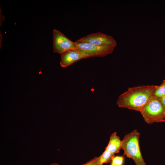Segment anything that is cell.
Returning a JSON list of instances; mask_svg holds the SVG:
<instances>
[{"instance_id":"6da1fadb","label":"cell","mask_w":165,"mask_h":165,"mask_svg":"<svg viewBox=\"0 0 165 165\" xmlns=\"http://www.w3.org/2000/svg\"><path fill=\"white\" fill-rule=\"evenodd\" d=\"M156 86L154 85H144L129 88L118 97L117 105L120 108L140 112L153 96Z\"/></svg>"},{"instance_id":"7a4b0ae2","label":"cell","mask_w":165,"mask_h":165,"mask_svg":"<svg viewBox=\"0 0 165 165\" xmlns=\"http://www.w3.org/2000/svg\"><path fill=\"white\" fill-rule=\"evenodd\" d=\"M140 135V133L136 130L125 135L122 141L121 149L124 151V155L132 159L136 165H147L141 152L139 144Z\"/></svg>"},{"instance_id":"3957f363","label":"cell","mask_w":165,"mask_h":165,"mask_svg":"<svg viewBox=\"0 0 165 165\" xmlns=\"http://www.w3.org/2000/svg\"><path fill=\"white\" fill-rule=\"evenodd\" d=\"M140 112L145 121L150 124L159 123L165 119V107L160 99L153 96Z\"/></svg>"},{"instance_id":"277c9868","label":"cell","mask_w":165,"mask_h":165,"mask_svg":"<svg viewBox=\"0 0 165 165\" xmlns=\"http://www.w3.org/2000/svg\"><path fill=\"white\" fill-rule=\"evenodd\" d=\"M76 42V49L89 57L107 56L111 54L115 48L111 46H97L86 42Z\"/></svg>"},{"instance_id":"5b68a950","label":"cell","mask_w":165,"mask_h":165,"mask_svg":"<svg viewBox=\"0 0 165 165\" xmlns=\"http://www.w3.org/2000/svg\"><path fill=\"white\" fill-rule=\"evenodd\" d=\"M53 32V52L60 54L70 49H76V43L66 36L60 31L54 29Z\"/></svg>"},{"instance_id":"8992f818","label":"cell","mask_w":165,"mask_h":165,"mask_svg":"<svg viewBox=\"0 0 165 165\" xmlns=\"http://www.w3.org/2000/svg\"><path fill=\"white\" fill-rule=\"evenodd\" d=\"M77 42H86L99 46H111L115 47L116 40L111 36L100 32L90 34L75 41Z\"/></svg>"},{"instance_id":"52a82bcc","label":"cell","mask_w":165,"mask_h":165,"mask_svg":"<svg viewBox=\"0 0 165 165\" xmlns=\"http://www.w3.org/2000/svg\"><path fill=\"white\" fill-rule=\"evenodd\" d=\"M89 58L86 55L76 49L68 50L61 54L60 65L66 68L81 60Z\"/></svg>"},{"instance_id":"ba28073f","label":"cell","mask_w":165,"mask_h":165,"mask_svg":"<svg viewBox=\"0 0 165 165\" xmlns=\"http://www.w3.org/2000/svg\"><path fill=\"white\" fill-rule=\"evenodd\" d=\"M121 143L122 141L119 137L117 135L116 132H115L111 135L105 149L114 154L118 153L121 149Z\"/></svg>"},{"instance_id":"9c48e42d","label":"cell","mask_w":165,"mask_h":165,"mask_svg":"<svg viewBox=\"0 0 165 165\" xmlns=\"http://www.w3.org/2000/svg\"><path fill=\"white\" fill-rule=\"evenodd\" d=\"M114 157V154L105 149L103 153L99 156L100 165L110 163Z\"/></svg>"},{"instance_id":"30bf717a","label":"cell","mask_w":165,"mask_h":165,"mask_svg":"<svg viewBox=\"0 0 165 165\" xmlns=\"http://www.w3.org/2000/svg\"><path fill=\"white\" fill-rule=\"evenodd\" d=\"M165 95V79L162 83L160 86H157L154 90L153 96L160 98Z\"/></svg>"},{"instance_id":"8fae6325","label":"cell","mask_w":165,"mask_h":165,"mask_svg":"<svg viewBox=\"0 0 165 165\" xmlns=\"http://www.w3.org/2000/svg\"><path fill=\"white\" fill-rule=\"evenodd\" d=\"M124 159V157L123 156L114 157L112 160V163L115 165H122Z\"/></svg>"},{"instance_id":"7c38bea8","label":"cell","mask_w":165,"mask_h":165,"mask_svg":"<svg viewBox=\"0 0 165 165\" xmlns=\"http://www.w3.org/2000/svg\"><path fill=\"white\" fill-rule=\"evenodd\" d=\"M99 156L96 157L87 162L82 165H100Z\"/></svg>"},{"instance_id":"4fadbf2b","label":"cell","mask_w":165,"mask_h":165,"mask_svg":"<svg viewBox=\"0 0 165 165\" xmlns=\"http://www.w3.org/2000/svg\"><path fill=\"white\" fill-rule=\"evenodd\" d=\"M160 99L161 103L165 107V95Z\"/></svg>"},{"instance_id":"5bb4252c","label":"cell","mask_w":165,"mask_h":165,"mask_svg":"<svg viewBox=\"0 0 165 165\" xmlns=\"http://www.w3.org/2000/svg\"><path fill=\"white\" fill-rule=\"evenodd\" d=\"M50 165H60L57 163H53L51 164Z\"/></svg>"},{"instance_id":"9a60e30c","label":"cell","mask_w":165,"mask_h":165,"mask_svg":"<svg viewBox=\"0 0 165 165\" xmlns=\"http://www.w3.org/2000/svg\"><path fill=\"white\" fill-rule=\"evenodd\" d=\"M160 122H164L165 123V119L161 121Z\"/></svg>"},{"instance_id":"2e32d148","label":"cell","mask_w":165,"mask_h":165,"mask_svg":"<svg viewBox=\"0 0 165 165\" xmlns=\"http://www.w3.org/2000/svg\"><path fill=\"white\" fill-rule=\"evenodd\" d=\"M111 165H115L113 164L112 163L111 164Z\"/></svg>"}]
</instances>
